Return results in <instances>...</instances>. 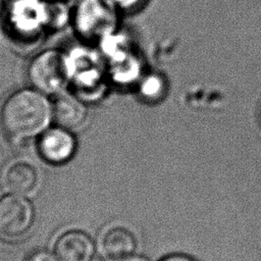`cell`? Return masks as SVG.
Listing matches in <instances>:
<instances>
[{
  "label": "cell",
  "instance_id": "1",
  "mask_svg": "<svg viewBox=\"0 0 261 261\" xmlns=\"http://www.w3.org/2000/svg\"><path fill=\"white\" fill-rule=\"evenodd\" d=\"M52 117V103L45 94L32 89H21L10 94L2 104L1 125L15 142L40 137L48 128Z\"/></svg>",
  "mask_w": 261,
  "mask_h": 261
},
{
  "label": "cell",
  "instance_id": "16",
  "mask_svg": "<svg viewBox=\"0 0 261 261\" xmlns=\"http://www.w3.org/2000/svg\"><path fill=\"white\" fill-rule=\"evenodd\" d=\"M124 261H151L150 259H148L145 256H141V255H133L130 257H128L127 259H125Z\"/></svg>",
  "mask_w": 261,
  "mask_h": 261
},
{
  "label": "cell",
  "instance_id": "3",
  "mask_svg": "<svg viewBox=\"0 0 261 261\" xmlns=\"http://www.w3.org/2000/svg\"><path fill=\"white\" fill-rule=\"evenodd\" d=\"M116 6L111 0H81L74 11V25L88 40L106 38L116 24Z\"/></svg>",
  "mask_w": 261,
  "mask_h": 261
},
{
  "label": "cell",
  "instance_id": "13",
  "mask_svg": "<svg viewBox=\"0 0 261 261\" xmlns=\"http://www.w3.org/2000/svg\"><path fill=\"white\" fill-rule=\"evenodd\" d=\"M25 261H58L54 252L45 249H39L31 252Z\"/></svg>",
  "mask_w": 261,
  "mask_h": 261
},
{
  "label": "cell",
  "instance_id": "4",
  "mask_svg": "<svg viewBox=\"0 0 261 261\" xmlns=\"http://www.w3.org/2000/svg\"><path fill=\"white\" fill-rule=\"evenodd\" d=\"M34 221V206L24 195L10 192L0 195V237L8 240L23 237Z\"/></svg>",
  "mask_w": 261,
  "mask_h": 261
},
{
  "label": "cell",
  "instance_id": "14",
  "mask_svg": "<svg viewBox=\"0 0 261 261\" xmlns=\"http://www.w3.org/2000/svg\"><path fill=\"white\" fill-rule=\"evenodd\" d=\"M116 7L129 9L137 6L142 0H111Z\"/></svg>",
  "mask_w": 261,
  "mask_h": 261
},
{
  "label": "cell",
  "instance_id": "12",
  "mask_svg": "<svg viewBox=\"0 0 261 261\" xmlns=\"http://www.w3.org/2000/svg\"><path fill=\"white\" fill-rule=\"evenodd\" d=\"M163 90V81L155 75L151 74L144 79L141 84V92L145 97H157Z\"/></svg>",
  "mask_w": 261,
  "mask_h": 261
},
{
  "label": "cell",
  "instance_id": "17",
  "mask_svg": "<svg viewBox=\"0 0 261 261\" xmlns=\"http://www.w3.org/2000/svg\"><path fill=\"white\" fill-rule=\"evenodd\" d=\"M259 115H260V119H261V107H260V110H259Z\"/></svg>",
  "mask_w": 261,
  "mask_h": 261
},
{
  "label": "cell",
  "instance_id": "7",
  "mask_svg": "<svg viewBox=\"0 0 261 261\" xmlns=\"http://www.w3.org/2000/svg\"><path fill=\"white\" fill-rule=\"evenodd\" d=\"M137 248L134 233L119 225L106 228L99 240V249L102 256L109 261H124L133 256Z\"/></svg>",
  "mask_w": 261,
  "mask_h": 261
},
{
  "label": "cell",
  "instance_id": "11",
  "mask_svg": "<svg viewBox=\"0 0 261 261\" xmlns=\"http://www.w3.org/2000/svg\"><path fill=\"white\" fill-rule=\"evenodd\" d=\"M46 16V11L39 0H16L12 7V22L22 32L38 29Z\"/></svg>",
  "mask_w": 261,
  "mask_h": 261
},
{
  "label": "cell",
  "instance_id": "8",
  "mask_svg": "<svg viewBox=\"0 0 261 261\" xmlns=\"http://www.w3.org/2000/svg\"><path fill=\"white\" fill-rule=\"evenodd\" d=\"M2 182L10 193L27 195L37 188L39 173L36 166L29 160L15 159L5 166Z\"/></svg>",
  "mask_w": 261,
  "mask_h": 261
},
{
  "label": "cell",
  "instance_id": "5",
  "mask_svg": "<svg viewBox=\"0 0 261 261\" xmlns=\"http://www.w3.org/2000/svg\"><path fill=\"white\" fill-rule=\"evenodd\" d=\"M37 149L46 162L61 165L73 157L76 150V140L71 130L62 126L48 127L39 137Z\"/></svg>",
  "mask_w": 261,
  "mask_h": 261
},
{
  "label": "cell",
  "instance_id": "9",
  "mask_svg": "<svg viewBox=\"0 0 261 261\" xmlns=\"http://www.w3.org/2000/svg\"><path fill=\"white\" fill-rule=\"evenodd\" d=\"M86 105L77 97L60 92L52 103V117L59 126L72 130L83 126L87 119Z\"/></svg>",
  "mask_w": 261,
  "mask_h": 261
},
{
  "label": "cell",
  "instance_id": "10",
  "mask_svg": "<svg viewBox=\"0 0 261 261\" xmlns=\"http://www.w3.org/2000/svg\"><path fill=\"white\" fill-rule=\"evenodd\" d=\"M67 58L70 80L75 81L81 88H89L95 85L100 76V72L97 61L92 53L85 50H75Z\"/></svg>",
  "mask_w": 261,
  "mask_h": 261
},
{
  "label": "cell",
  "instance_id": "6",
  "mask_svg": "<svg viewBox=\"0 0 261 261\" xmlns=\"http://www.w3.org/2000/svg\"><path fill=\"white\" fill-rule=\"evenodd\" d=\"M53 252L58 261H92L96 246L87 232L81 229H68L57 237Z\"/></svg>",
  "mask_w": 261,
  "mask_h": 261
},
{
  "label": "cell",
  "instance_id": "15",
  "mask_svg": "<svg viewBox=\"0 0 261 261\" xmlns=\"http://www.w3.org/2000/svg\"><path fill=\"white\" fill-rule=\"evenodd\" d=\"M160 261H195L192 257L185 254H170L163 257Z\"/></svg>",
  "mask_w": 261,
  "mask_h": 261
},
{
  "label": "cell",
  "instance_id": "2",
  "mask_svg": "<svg viewBox=\"0 0 261 261\" xmlns=\"http://www.w3.org/2000/svg\"><path fill=\"white\" fill-rule=\"evenodd\" d=\"M28 76L34 89L45 95H57L70 80L68 58L60 51L46 50L32 60Z\"/></svg>",
  "mask_w": 261,
  "mask_h": 261
}]
</instances>
